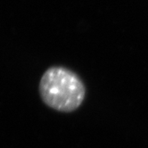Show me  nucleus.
Returning <instances> with one entry per match:
<instances>
[{
	"label": "nucleus",
	"instance_id": "obj_1",
	"mask_svg": "<svg viewBox=\"0 0 148 148\" xmlns=\"http://www.w3.org/2000/svg\"><path fill=\"white\" fill-rule=\"evenodd\" d=\"M38 91L46 105L62 112L77 110L86 97V88L80 77L62 66H53L44 72Z\"/></svg>",
	"mask_w": 148,
	"mask_h": 148
}]
</instances>
